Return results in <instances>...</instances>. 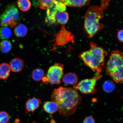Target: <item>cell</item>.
Returning <instances> with one entry per match:
<instances>
[{
  "mask_svg": "<svg viewBox=\"0 0 123 123\" xmlns=\"http://www.w3.org/2000/svg\"><path fill=\"white\" fill-rule=\"evenodd\" d=\"M50 98L58 105V113L64 117L73 115L81 101L77 91L63 87L55 89Z\"/></svg>",
  "mask_w": 123,
  "mask_h": 123,
  "instance_id": "obj_1",
  "label": "cell"
},
{
  "mask_svg": "<svg viewBox=\"0 0 123 123\" xmlns=\"http://www.w3.org/2000/svg\"><path fill=\"white\" fill-rule=\"evenodd\" d=\"M111 0H102L100 6H91L84 16V27L89 38H92L103 27L100 20L104 17V11L107 9Z\"/></svg>",
  "mask_w": 123,
  "mask_h": 123,
  "instance_id": "obj_2",
  "label": "cell"
},
{
  "mask_svg": "<svg viewBox=\"0 0 123 123\" xmlns=\"http://www.w3.org/2000/svg\"><path fill=\"white\" fill-rule=\"evenodd\" d=\"M90 49L81 53L79 57L86 66L96 73H100L103 69L106 51L93 42L90 44Z\"/></svg>",
  "mask_w": 123,
  "mask_h": 123,
  "instance_id": "obj_3",
  "label": "cell"
},
{
  "mask_svg": "<svg viewBox=\"0 0 123 123\" xmlns=\"http://www.w3.org/2000/svg\"><path fill=\"white\" fill-rule=\"evenodd\" d=\"M123 67L122 52L119 50L113 51L105 67L107 73L116 83H122Z\"/></svg>",
  "mask_w": 123,
  "mask_h": 123,
  "instance_id": "obj_4",
  "label": "cell"
},
{
  "mask_svg": "<svg viewBox=\"0 0 123 123\" xmlns=\"http://www.w3.org/2000/svg\"><path fill=\"white\" fill-rule=\"evenodd\" d=\"M19 11L16 7L13 5L9 6L0 16V25L2 27L9 25L13 28L19 22Z\"/></svg>",
  "mask_w": 123,
  "mask_h": 123,
  "instance_id": "obj_5",
  "label": "cell"
},
{
  "mask_svg": "<svg viewBox=\"0 0 123 123\" xmlns=\"http://www.w3.org/2000/svg\"><path fill=\"white\" fill-rule=\"evenodd\" d=\"M64 66L62 64L55 63L49 68L46 76L42 80L44 84L58 85L63 75Z\"/></svg>",
  "mask_w": 123,
  "mask_h": 123,
  "instance_id": "obj_6",
  "label": "cell"
},
{
  "mask_svg": "<svg viewBox=\"0 0 123 123\" xmlns=\"http://www.w3.org/2000/svg\"><path fill=\"white\" fill-rule=\"evenodd\" d=\"M100 73H96L93 77L90 79L83 80L73 86L77 91H79L84 94H90L96 93V86L97 81L100 78Z\"/></svg>",
  "mask_w": 123,
  "mask_h": 123,
  "instance_id": "obj_7",
  "label": "cell"
},
{
  "mask_svg": "<svg viewBox=\"0 0 123 123\" xmlns=\"http://www.w3.org/2000/svg\"><path fill=\"white\" fill-rule=\"evenodd\" d=\"M66 6L59 0H53L51 4L48 7L46 20L49 24H53L56 22V16L58 12L66 10Z\"/></svg>",
  "mask_w": 123,
  "mask_h": 123,
  "instance_id": "obj_8",
  "label": "cell"
},
{
  "mask_svg": "<svg viewBox=\"0 0 123 123\" xmlns=\"http://www.w3.org/2000/svg\"><path fill=\"white\" fill-rule=\"evenodd\" d=\"M70 33L66 30L64 26L57 34L55 39V44L58 46H62L65 45L70 41L69 39Z\"/></svg>",
  "mask_w": 123,
  "mask_h": 123,
  "instance_id": "obj_9",
  "label": "cell"
},
{
  "mask_svg": "<svg viewBox=\"0 0 123 123\" xmlns=\"http://www.w3.org/2000/svg\"><path fill=\"white\" fill-rule=\"evenodd\" d=\"M41 103L40 99L34 97L29 98L25 103L26 114H28L30 112L33 114L35 111L39 107Z\"/></svg>",
  "mask_w": 123,
  "mask_h": 123,
  "instance_id": "obj_10",
  "label": "cell"
},
{
  "mask_svg": "<svg viewBox=\"0 0 123 123\" xmlns=\"http://www.w3.org/2000/svg\"><path fill=\"white\" fill-rule=\"evenodd\" d=\"M9 65L12 72L18 73L20 72L24 68V63L20 58H15L10 61Z\"/></svg>",
  "mask_w": 123,
  "mask_h": 123,
  "instance_id": "obj_11",
  "label": "cell"
},
{
  "mask_svg": "<svg viewBox=\"0 0 123 123\" xmlns=\"http://www.w3.org/2000/svg\"><path fill=\"white\" fill-rule=\"evenodd\" d=\"M66 6L81 7L88 5L90 0H59Z\"/></svg>",
  "mask_w": 123,
  "mask_h": 123,
  "instance_id": "obj_12",
  "label": "cell"
},
{
  "mask_svg": "<svg viewBox=\"0 0 123 123\" xmlns=\"http://www.w3.org/2000/svg\"><path fill=\"white\" fill-rule=\"evenodd\" d=\"M43 108L47 113L53 114L58 111V106L56 103L53 101H46L43 104Z\"/></svg>",
  "mask_w": 123,
  "mask_h": 123,
  "instance_id": "obj_13",
  "label": "cell"
},
{
  "mask_svg": "<svg viewBox=\"0 0 123 123\" xmlns=\"http://www.w3.org/2000/svg\"><path fill=\"white\" fill-rule=\"evenodd\" d=\"M62 80L64 83L67 84L74 86L78 83V78L76 74L69 73L64 75Z\"/></svg>",
  "mask_w": 123,
  "mask_h": 123,
  "instance_id": "obj_14",
  "label": "cell"
},
{
  "mask_svg": "<svg viewBox=\"0 0 123 123\" xmlns=\"http://www.w3.org/2000/svg\"><path fill=\"white\" fill-rule=\"evenodd\" d=\"M10 65L6 63L0 64V79L5 80L8 77L11 71Z\"/></svg>",
  "mask_w": 123,
  "mask_h": 123,
  "instance_id": "obj_15",
  "label": "cell"
},
{
  "mask_svg": "<svg viewBox=\"0 0 123 123\" xmlns=\"http://www.w3.org/2000/svg\"><path fill=\"white\" fill-rule=\"evenodd\" d=\"M56 21L62 25L67 24L68 21V13L65 11L58 12L57 14L56 18Z\"/></svg>",
  "mask_w": 123,
  "mask_h": 123,
  "instance_id": "obj_16",
  "label": "cell"
},
{
  "mask_svg": "<svg viewBox=\"0 0 123 123\" xmlns=\"http://www.w3.org/2000/svg\"><path fill=\"white\" fill-rule=\"evenodd\" d=\"M31 76L32 79L36 81L42 80L45 76V73L43 70L40 68H36L32 72Z\"/></svg>",
  "mask_w": 123,
  "mask_h": 123,
  "instance_id": "obj_17",
  "label": "cell"
},
{
  "mask_svg": "<svg viewBox=\"0 0 123 123\" xmlns=\"http://www.w3.org/2000/svg\"><path fill=\"white\" fill-rule=\"evenodd\" d=\"M27 32V27L23 24H20L17 26L14 30L15 35L18 37H22L25 36Z\"/></svg>",
  "mask_w": 123,
  "mask_h": 123,
  "instance_id": "obj_18",
  "label": "cell"
},
{
  "mask_svg": "<svg viewBox=\"0 0 123 123\" xmlns=\"http://www.w3.org/2000/svg\"><path fill=\"white\" fill-rule=\"evenodd\" d=\"M17 4L20 10L23 12H26L30 10L31 6L30 0H18Z\"/></svg>",
  "mask_w": 123,
  "mask_h": 123,
  "instance_id": "obj_19",
  "label": "cell"
},
{
  "mask_svg": "<svg viewBox=\"0 0 123 123\" xmlns=\"http://www.w3.org/2000/svg\"><path fill=\"white\" fill-rule=\"evenodd\" d=\"M12 31L7 27H2L0 28V38L2 39H9L11 37Z\"/></svg>",
  "mask_w": 123,
  "mask_h": 123,
  "instance_id": "obj_20",
  "label": "cell"
},
{
  "mask_svg": "<svg viewBox=\"0 0 123 123\" xmlns=\"http://www.w3.org/2000/svg\"><path fill=\"white\" fill-rule=\"evenodd\" d=\"M12 48L11 43L9 41L3 40L0 43V50L3 53H8Z\"/></svg>",
  "mask_w": 123,
  "mask_h": 123,
  "instance_id": "obj_21",
  "label": "cell"
},
{
  "mask_svg": "<svg viewBox=\"0 0 123 123\" xmlns=\"http://www.w3.org/2000/svg\"><path fill=\"white\" fill-rule=\"evenodd\" d=\"M115 87L114 84L111 81H105L103 86V88L104 91L109 93L113 91Z\"/></svg>",
  "mask_w": 123,
  "mask_h": 123,
  "instance_id": "obj_22",
  "label": "cell"
},
{
  "mask_svg": "<svg viewBox=\"0 0 123 123\" xmlns=\"http://www.w3.org/2000/svg\"><path fill=\"white\" fill-rule=\"evenodd\" d=\"M53 0H39L37 7L42 10L47 9L51 4Z\"/></svg>",
  "mask_w": 123,
  "mask_h": 123,
  "instance_id": "obj_23",
  "label": "cell"
},
{
  "mask_svg": "<svg viewBox=\"0 0 123 123\" xmlns=\"http://www.w3.org/2000/svg\"><path fill=\"white\" fill-rule=\"evenodd\" d=\"M10 120V115L7 112L0 111V123H7Z\"/></svg>",
  "mask_w": 123,
  "mask_h": 123,
  "instance_id": "obj_24",
  "label": "cell"
},
{
  "mask_svg": "<svg viewBox=\"0 0 123 123\" xmlns=\"http://www.w3.org/2000/svg\"><path fill=\"white\" fill-rule=\"evenodd\" d=\"M83 123H96L95 120L93 117L89 116L85 118Z\"/></svg>",
  "mask_w": 123,
  "mask_h": 123,
  "instance_id": "obj_25",
  "label": "cell"
},
{
  "mask_svg": "<svg viewBox=\"0 0 123 123\" xmlns=\"http://www.w3.org/2000/svg\"><path fill=\"white\" fill-rule=\"evenodd\" d=\"M123 30H120L117 33V37L120 42H123Z\"/></svg>",
  "mask_w": 123,
  "mask_h": 123,
  "instance_id": "obj_26",
  "label": "cell"
},
{
  "mask_svg": "<svg viewBox=\"0 0 123 123\" xmlns=\"http://www.w3.org/2000/svg\"><path fill=\"white\" fill-rule=\"evenodd\" d=\"M50 123H56V122L55 121V120L53 118H52L51 120L50 121Z\"/></svg>",
  "mask_w": 123,
  "mask_h": 123,
  "instance_id": "obj_27",
  "label": "cell"
},
{
  "mask_svg": "<svg viewBox=\"0 0 123 123\" xmlns=\"http://www.w3.org/2000/svg\"><path fill=\"white\" fill-rule=\"evenodd\" d=\"M15 123H19V119H15Z\"/></svg>",
  "mask_w": 123,
  "mask_h": 123,
  "instance_id": "obj_28",
  "label": "cell"
},
{
  "mask_svg": "<svg viewBox=\"0 0 123 123\" xmlns=\"http://www.w3.org/2000/svg\"><path fill=\"white\" fill-rule=\"evenodd\" d=\"M36 121H34V122H33V123H36Z\"/></svg>",
  "mask_w": 123,
  "mask_h": 123,
  "instance_id": "obj_29",
  "label": "cell"
}]
</instances>
